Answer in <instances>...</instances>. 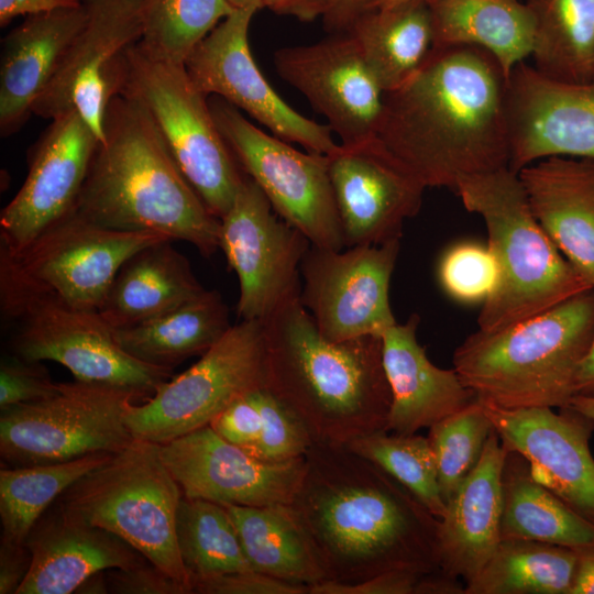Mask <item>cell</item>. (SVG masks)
Returning <instances> with one entry per match:
<instances>
[{
	"mask_svg": "<svg viewBox=\"0 0 594 594\" xmlns=\"http://www.w3.org/2000/svg\"><path fill=\"white\" fill-rule=\"evenodd\" d=\"M0 308L11 354L53 361L76 381L151 397L173 370L143 363L117 342L98 311L77 309L23 275L0 253Z\"/></svg>",
	"mask_w": 594,
	"mask_h": 594,
	"instance_id": "52a82bcc",
	"label": "cell"
},
{
	"mask_svg": "<svg viewBox=\"0 0 594 594\" xmlns=\"http://www.w3.org/2000/svg\"><path fill=\"white\" fill-rule=\"evenodd\" d=\"M255 389L237 398L209 424L221 438L248 453L256 443L262 428Z\"/></svg>",
	"mask_w": 594,
	"mask_h": 594,
	"instance_id": "c3c4849f",
	"label": "cell"
},
{
	"mask_svg": "<svg viewBox=\"0 0 594 594\" xmlns=\"http://www.w3.org/2000/svg\"><path fill=\"white\" fill-rule=\"evenodd\" d=\"M345 446L383 469L437 518L443 517L447 504L441 496L435 457L427 437L380 430Z\"/></svg>",
	"mask_w": 594,
	"mask_h": 594,
	"instance_id": "ab89813d",
	"label": "cell"
},
{
	"mask_svg": "<svg viewBox=\"0 0 594 594\" xmlns=\"http://www.w3.org/2000/svg\"><path fill=\"white\" fill-rule=\"evenodd\" d=\"M570 406L594 420V396L575 395Z\"/></svg>",
	"mask_w": 594,
	"mask_h": 594,
	"instance_id": "680465c9",
	"label": "cell"
},
{
	"mask_svg": "<svg viewBox=\"0 0 594 594\" xmlns=\"http://www.w3.org/2000/svg\"><path fill=\"white\" fill-rule=\"evenodd\" d=\"M535 68L569 84L594 82V0H527Z\"/></svg>",
	"mask_w": 594,
	"mask_h": 594,
	"instance_id": "e575fe53",
	"label": "cell"
},
{
	"mask_svg": "<svg viewBox=\"0 0 594 594\" xmlns=\"http://www.w3.org/2000/svg\"><path fill=\"white\" fill-rule=\"evenodd\" d=\"M222 505L233 521L243 552L253 570L307 586L326 580L289 505Z\"/></svg>",
	"mask_w": 594,
	"mask_h": 594,
	"instance_id": "836d02e7",
	"label": "cell"
},
{
	"mask_svg": "<svg viewBox=\"0 0 594 594\" xmlns=\"http://www.w3.org/2000/svg\"><path fill=\"white\" fill-rule=\"evenodd\" d=\"M432 48L472 45L495 56L505 75L531 55L535 24L519 0H425Z\"/></svg>",
	"mask_w": 594,
	"mask_h": 594,
	"instance_id": "f546056e",
	"label": "cell"
},
{
	"mask_svg": "<svg viewBox=\"0 0 594 594\" xmlns=\"http://www.w3.org/2000/svg\"><path fill=\"white\" fill-rule=\"evenodd\" d=\"M494 430L480 399L429 428L427 438L446 504L479 463Z\"/></svg>",
	"mask_w": 594,
	"mask_h": 594,
	"instance_id": "60d3db41",
	"label": "cell"
},
{
	"mask_svg": "<svg viewBox=\"0 0 594 594\" xmlns=\"http://www.w3.org/2000/svg\"><path fill=\"white\" fill-rule=\"evenodd\" d=\"M176 539L190 580L253 570L222 504L183 495L176 515Z\"/></svg>",
	"mask_w": 594,
	"mask_h": 594,
	"instance_id": "74e56055",
	"label": "cell"
},
{
	"mask_svg": "<svg viewBox=\"0 0 594 594\" xmlns=\"http://www.w3.org/2000/svg\"><path fill=\"white\" fill-rule=\"evenodd\" d=\"M576 395L594 396V339L580 363L575 378Z\"/></svg>",
	"mask_w": 594,
	"mask_h": 594,
	"instance_id": "11a10c76",
	"label": "cell"
},
{
	"mask_svg": "<svg viewBox=\"0 0 594 594\" xmlns=\"http://www.w3.org/2000/svg\"><path fill=\"white\" fill-rule=\"evenodd\" d=\"M74 593L80 594H107L106 571L97 572L87 578Z\"/></svg>",
	"mask_w": 594,
	"mask_h": 594,
	"instance_id": "9f6ffc18",
	"label": "cell"
},
{
	"mask_svg": "<svg viewBox=\"0 0 594 594\" xmlns=\"http://www.w3.org/2000/svg\"><path fill=\"white\" fill-rule=\"evenodd\" d=\"M432 574L391 571L353 583L324 580L308 586V594H426Z\"/></svg>",
	"mask_w": 594,
	"mask_h": 594,
	"instance_id": "bcb514c9",
	"label": "cell"
},
{
	"mask_svg": "<svg viewBox=\"0 0 594 594\" xmlns=\"http://www.w3.org/2000/svg\"><path fill=\"white\" fill-rule=\"evenodd\" d=\"M81 4L86 23L35 100L32 113L52 120L76 110L100 141L106 107L114 95L117 64L143 35L144 0H81Z\"/></svg>",
	"mask_w": 594,
	"mask_h": 594,
	"instance_id": "e0dca14e",
	"label": "cell"
},
{
	"mask_svg": "<svg viewBox=\"0 0 594 594\" xmlns=\"http://www.w3.org/2000/svg\"><path fill=\"white\" fill-rule=\"evenodd\" d=\"M310 245L246 175L219 230V250L239 280L240 320L263 323L300 296V268Z\"/></svg>",
	"mask_w": 594,
	"mask_h": 594,
	"instance_id": "4fadbf2b",
	"label": "cell"
},
{
	"mask_svg": "<svg viewBox=\"0 0 594 594\" xmlns=\"http://www.w3.org/2000/svg\"><path fill=\"white\" fill-rule=\"evenodd\" d=\"M113 89L145 108L188 183L220 219L246 174L221 135L208 97L195 87L185 65L154 58L138 42L120 57Z\"/></svg>",
	"mask_w": 594,
	"mask_h": 594,
	"instance_id": "9c48e42d",
	"label": "cell"
},
{
	"mask_svg": "<svg viewBox=\"0 0 594 594\" xmlns=\"http://www.w3.org/2000/svg\"><path fill=\"white\" fill-rule=\"evenodd\" d=\"M80 6L81 0H0V26H7L19 15L28 16Z\"/></svg>",
	"mask_w": 594,
	"mask_h": 594,
	"instance_id": "f907efd6",
	"label": "cell"
},
{
	"mask_svg": "<svg viewBox=\"0 0 594 594\" xmlns=\"http://www.w3.org/2000/svg\"><path fill=\"white\" fill-rule=\"evenodd\" d=\"M575 549L531 540H502L465 583L464 594H570Z\"/></svg>",
	"mask_w": 594,
	"mask_h": 594,
	"instance_id": "d590c367",
	"label": "cell"
},
{
	"mask_svg": "<svg viewBox=\"0 0 594 594\" xmlns=\"http://www.w3.org/2000/svg\"><path fill=\"white\" fill-rule=\"evenodd\" d=\"M234 9H263L262 0H228Z\"/></svg>",
	"mask_w": 594,
	"mask_h": 594,
	"instance_id": "91938a15",
	"label": "cell"
},
{
	"mask_svg": "<svg viewBox=\"0 0 594 594\" xmlns=\"http://www.w3.org/2000/svg\"><path fill=\"white\" fill-rule=\"evenodd\" d=\"M106 582L111 594H191L188 586L148 560L106 570Z\"/></svg>",
	"mask_w": 594,
	"mask_h": 594,
	"instance_id": "7dc6e473",
	"label": "cell"
},
{
	"mask_svg": "<svg viewBox=\"0 0 594 594\" xmlns=\"http://www.w3.org/2000/svg\"><path fill=\"white\" fill-rule=\"evenodd\" d=\"M134 393L76 381L58 383L45 399L1 409L0 458L3 466L70 461L114 453L133 435L127 422Z\"/></svg>",
	"mask_w": 594,
	"mask_h": 594,
	"instance_id": "30bf717a",
	"label": "cell"
},
{
	"mask_svg": "<svg viewBox=\"0 0 594 594\" xmlns=\"http://www.w3.org/2000/svg\"><path fill=\"white\" fill-rule=\"evenodd\" d=\"M354 0H332L328 13L323 16L326 28L333 33L343 32L354 15Z\"/></svg>",
	"mask_w": 594,
	"mask_h": 594,
	"instance_id": "db71d44e",
	"label": "cell"
},
{
	"mask_svg": "<svg viewBox=\"0 0 594 594\" xmlns=\"http://www.w3.org/2000/svg\"><path fill=\"white\" fill-rule=\"evenodd\" d=\"M235 9L228 0H144L141 47L184 64L191 51Z\"/></svg>",
	"mask_w": 594,
	"mask_h": 594,
	"instance_id": "f35d334b",
	"label": "cell"
},
{
	"mask_svg": "<svg viewBox=\"0 0 594 594\" xmlns=\"http://www.w3.org/2000/svg\"><path fill=\"white\" fill-rule=\"evenodd\" d=\"M47 369L38 361L10 354L0 363V409L45 399L56 393Z\"/></svg>",
	"mask_w": 594,
	"mask_h": 594,
	"instance_id": "ee69618b",
	"label": "cell"
},
{
	"mask_svg": "<svg viewBox=\"0 0 594 594\" xmlns=\"http://www.w3.org/2000/svg\"><path fill=\"white\" fill-rule=\"evenodd\" d=\"M102 130L72 212L107 229L154 232L213 255L220 219L188 183L145 108L113 95Z\"/></svg>",
	"mask_w": 594,
	"mask_h": 594,
	"instance_id": "3957f363",
	"label": "cell"
},
{
	"mask_svg": "<svg viewBox=\"0 0 594 594\" xmlns=\"http://www.w3.org/2000/svg\"><path fill=\"white\" fill-rule=\"evenodd\" d=\"M229 309L220 293L199 296L155 318L113 329L120 346L152 366L174 370L189 358L201 356L231 328Z\"/></svg>",
	"mask_w": 594,
	"mask_h": 594,
	"instance_id": "4dcf8cb0",
	"label": "cell"
},
{
	"mask_svg": "<svg viewBox=\"0 0 594 594\" xmlns=\"http://www.w3.org/2000/svg\"><path fill=\"white\" fill-rule=\"evenodd\" d=\"M482 404L504 447L527 460L532 477L594 522V420L571 406L556 413Z\"/></svg>",
	"mask_w": 594,
	"mask_h": 594,
	"instance_id": "603a6c76",
	"label": "cell"
},
{
	"mask_svg": "<svg viewBox=\"0 0 594 594\" xmlns=\"http://www.w3.org/2000/svg\"><path fill=\"white\" fill-rule=\"evenodd\" d=\"M277 74L306 97L341 139L354 144L376 136L384 92L346 32L274 54Z\"/></svg>",
	"mask_w": 594,
	"mask_h": 594,
	"instance_id": "d6986e66",
	"label": "cell"
},
{
	"mask_svg": "<svg viewBox=\"0 0 594 594\" xmlns=\"http://www.w3.org/2000/svg\"><path fill=\"white\" fill-rule=\"evenodd\" d=\"M111 453L48 464L0 469L1 541L24 543L41 516L90 470Z\"/></svg>",
	"mask_w": 594,
	"mask_h": 594,
	"instance_id": "8d00e7d4",
	"label": "cell"
},
{
	"mask_svg": "<svg viewBox=\"0 0 594 594\" xmlns=\"http://www.w3.org/2000/svg\"><path fill=\"white\" fill-rule=\"evenodd\" d=\"M507 76L488 51L431 48L419 69L384 94L376 136L426 187L508 167Z\"/></svg>",
	"mask_w": 594,
	"mask_h": 594,
	"instance_id": "7a4b0ae2",
	"label": "cell"
},
{
	"mask_svg": "<svg viewBox=\"0 0 594 594\" xmlns=\"http://www.w3.org/2000/svg\"><path fill=\"white\" fill-rule=\"evenodd\" d=\"M420 318L413 314L382 334V360L392 403L386 431L413 435L477 399L454 369L436 366L417 339Z\"/></svg>",
	"mask_w": 594,
	"mask_h": 594,
	"instance_id": "d4e9b609",
	"label": "cell"
},
{
	"mask_svg": "<svg viewBox=\"0 0 594 594\" xmlns=\"http://www.w3.org/2000/svg\"><path fill=\"white\" fill-rule=\"evenodd\" d=\"M208 103L242 170L260 187L274 211L312 245L344 249L328 156L300 152L289 142L267 134L218 96H209Z\"/></svg>",
	"mask_w": 594,
	"mask_h": 594,
	"instance_id": "8fae6325",
	"label": "cell"
},
{
	"mask_svg": "<svg viewBox=\"0 0 594 594\" xmlns=\"http://www.w3.org/2000/svg\"><path fill=\"white\" fill-rule=\"evenodd\" d=\"M327 156L345 248L400 240L405 221L420 211L422 182L377 136Z\"/></svg>",
	"mask_w": 594,
	"mask_h": 594,
	"instance_id": "ac0fdd59",
	"label": "cell"
},
{
	"mask_svg": "<svg viewBox=\"0 0 594 594\" xmlns=\"http://www.w3.org/2000/svg\"><path fill=\"white\" fill-rule=\"evenodd\" d=\"M532 215L594 286V160L551 156L518 172Z\"/></svg>",
	"mask_w": 594,
	"mask_h": 594,
	"instance_id": "484cf974",
	"label": "cell"
},
{
	"mask_svg": "<svg viewBox=\"0 0 594 594\" xmlns=\"http://www.w3.org/2000/svg\"><path fill=\"white\" fill-rule=\"evenodd\" d=\"M161 454L185 497L219 504L289 505L305 472V457L263 461L209 425L161 444Z\"/></svg>",
	"mask_w": 594,
	"mask_h": 594,
	"instance_id": "7402d4cb",
	"label": "cell"
},
{
	"mask_svg": "<svg viewBox=\"0 0 594 594\" xmlns=\"http://www.w3.org/2000/svg\"><path fill=\"white\" fill-rule=\"evenodd\" d=\"M438 279L451 298L483 304L497 287L498 266L487 245L463 242L449 248L441 256Z\"/></svg>",
	"mask_w": 594,
	"mask_h": 594,
	"instance_id": "b9f144b4",
	"label": "cell"
},
{
	"mask_svg": "<svg viewBox=\"0 0 594 594\" xmlns=\"http://www.w3.org/2000/svg\"><path fill=\"white\" fill-rule=\"evenodd\" d=\"M254 394L262 428L249 454L268 462L305 457L314 441L300 419L265 386L256 388Z\"/></svg>",
	"mask_w": 594,
	"mask_h": 594,
	"instance_id": "7bdbcfd3",
	"label": "cell"
},
{
	"mask_svg": "<svg viewBox=\"0 0 594 594\" xmlns=\"http://www.w3.org/2000/svg\"><path fill=\"white\" fill-rule=\"evenodd\" d=\"M509 168L551 156L594 160V82L569 84L518 63L506 86Z\"/></svg>",
	"mask_w": 594,
	"mask_h": 594,
	"instance_id": "44dd1931",
	"label": "cell"
},
{
	"mask_svg": "<svg viewBox=\"0 0 594 594\" xmlns=\"http://www.w3.org/2000/svg\"><path fill=\"white\" fill-rule=\"evenodd\" d=\"M264 359L263 323L232 324L189 369L161 384L143 404L128 407L133 437L163 444L208 426L237 398L264 386Z\"/></svg>",
	"mask_w": 594,
	"mask_h": 594,
	"instance_id": "7c38bea8",
	"label": "cell"
},
{
	"mask_svg": "<svg viewBox=\"0 0 594 594\" xmlns=\"http://www.w3.org/2000/svg\"><path fill=\"white\" fill-rule=\"evenodd\" d=\"M575 550L578 562L570 594H594V546Z\"/></svg>",
	"mask_w": 594,
	"mask_h": 594,
	"instance_id": "f5cc1de1",
	"label": "cell"
},
{
	"mask_svg": "<svg viewBox=\"0 0 594 594\" xmlns=\"http://www.w3.org/2000/svg\"><path fill=\"white\" fill-rule=\"evenodd\" d=\"M351 35L383 92L405 84L432 48L425 0L359 12L343 31Z\"/></svg>",
	"mask_w": 594,
	"mask_h": 594,
	"instance_id": "1f68e13d",
	"label": "cell"
},
{
	"mask_svg": "<svg viewBox=\"0 0 594 594\" xmlns=\"http://www.w3.org/2000/svg\"><path fill=\"white\" fill-rule=\"evenodd\" d=\"M454 191L468 211L484 220L498 266V284L483 302L479 330H502L594 287L536 220L518 173L504 167L470 176Z\"/></svg>",
	"mask_w": 594,
	"mask_h": 594,
	"instance_id": "8992f818",
	"label": "cell"
},
{
	"mask_svg": "<svg viewBox=\"0 0 594 594\" xmlns=\"http://www.w3.org/2000/svg\"><path fill=\"white\" fill-rule=\"evenodd\" d=\"M289 507L326 580L353 583L391 571L443 572L439 518L346 446H311Z\"/></svg>",
	"mask_w": 594,
	"mask_h": 594,
	"instance_id": "6da1fadb",
	"label": "cell"
},
{
	"mask_svg": "<svg viewBox=\"0 0 594 594\" xmlns=\"http://www.w3.org/2000/svg\"><path fill=\"white\" fill-rule=\"evenodd\" d=\"M31 562L32 554L25 542H0V594H16Z\"/></svg>",
	"mask_w": 594,
	"mask_h": 594,
	"instance_id": "681fc988",
	"label": "cell"
},
{
	"mask_svg": "<svg viewBox=\"0 0 594 594\" xmlns=\"http://www.w3.org/2000/svg\"><path fill=\"white\" fill-rule=\"evenodd\" d=\"M332 0H262L263 8L275 14L288 15L301 22H311L324 16Z\"/></svg>",
	"mask_w": 594,
	"mask_h": 594,
	"instance_id": "816d5d0a",
	"label": "cell"
},
{
	"mask_svg": "<svg viewBox=\"0 0 594 594\" xmlns=\"http://www.w3.org/2000/svg\"><path fill=\"white\" fill-rule=\"evenodd\" d=\"M594 339V287L502 330L470 334L453 369L477 399L506 409L570 406Z\"/></svg>",
	"mask_w": 594,
	"mask_h": 594,
	"instance_id": "5b68a950",
	"label": "cell"
},
{
	"mask_svg": "<svg viewBox=\"0 0 594 594\" xmlns=\"http://www.w3.org/2000/svg\"><path fill=\"white\" fill-rule=\"evenodd\" d=\"M87 12L58 9L28 15L1 41L0 135L16 133L54 75L64 53L82 29Z\"/></svg>",
	"mask_w": 594,
	"mask_h": 594,
	"instance_id": "83f0119b",
	"label": "cell"
},
{
	"mask_svg": "<svg viewBox=\"0 0 594 594\" xmlns=\"http://www.w3.org/2000/svg\"><path fill=\"white\" fill-rule=\"evenodd\" d=\"M193 594H308V586L289 583L255 570L193 578Z\"/></svg>",
	"mask_w": 594,
	"mask_h": 594,
	"instance_id": "f6af8a7d",
	"label": "cell"
},
{
	"mask_svg": "<svg viewBox=\"0 0 594 594\" xmlns=\"http://www.w3.org/2000/svg\"><path fill=\"white\" fill-rule=\"evenodd\" d=\"M507 452L494 430L438 522L441 570L464 583L480 572L502 541V472Z\"/></svg>",
	"mask_w": 594,
	"mask_h": 594,
	"instance_id": "4316f807",
	"label": "cell"
},
{
	"mask_svg": "<svg viewBox=\"0 0 594 594\" xmlns=\"http://www.w3.org/2000/svg\"><path fill=\"white\" fill-rule=\"evenodd\" d=\"M263 328L264 386L300 419L314 443L345 446L386 430L392 395L381 337L331 341L299 297Z\"/></svg>",
	"mask_w": 594,
	"mask_h": 594,
	"instance_id": "277c9868",
	"label": "cell"
},
{
	"mask_svg": "<svg viewBox=\"0 0 594 594\" xmlns=\"http://www.w3.org/2000/svg\"><path fill=\"white\" fill-rule=\"evenodd\" d=\"M98 142L76 110L51 120L29 150L23 185L0 213L1 246L23 249L73 210Z\"/></svg>",
	"mask_w": 594,
	"mask_h": 594,
	"instance_id": "ffe728a7",
	"label": "cell"
},
{
	"mask_svg": "<svg viewBox=\"0 0 594 594\" xmlns=\"http://www.w3.org/2000/svg\"><path fill=\"white\" fill-rule=\"evenodd\" d=\"M32 562L16 594H69L90 575L147 560L114 534L79 520L55 503L30 530Z\"/></svg>",
	"mask_w": 594,
	"mask_h": 594,
	"instance_id": "cb8c5ba5",
	"label": "cell"
},
{
	"mask_svg": "<svg viewBox=\"0 0 594 594\" xmlns=\"http://www.w3.org/2000/svg\"><path fill=\"white\" fill-rule=\"evenodd\" d=\"M410 0H354L353 18L361 11L392 8ZM353 20V19H352ZM351 23V22H350Z\"/></svg>",
	"mask_w": 594,
	"mask_h": 594,
	"instance_id": "6f0895ef",
	"label": "cell"
},
{
	"mask_svg": "<svg viewBox=\"0 0 594 594\" xmlns=\"http://www.w3.org/2000/svg\"><path fill=\"white\" fill-rule=\"evenodd\" d=\"M400 240L332 250L310 245L300 268V302L331 341L382 334L397 321L389 284Z\"/></svg>",
	"mask_w": 594,
	"mask_h": 594,
	"instance_id": "5bb4252c",
	"label": "cell"
},
{
	"mask_svg": "<svg viewBox=\"0 0 594 594\" xmlns=\"http://www.w3.org/2000/svg\"><path fill=\"white\" fill-rule=\"evenodd\" d=\"M166 240L154 232L107 229L70 211L23 249L12 252L0 245V253L69 306L98 311L125 261Z\"/></svg>",
	"mask_w": 594,
	"mask_h": 594,
	"instance_id": "9a60e30c",
	"label": "cell"
},
{
	"mask_svg": "<svg viewBox=\"0 0 594 594\" xmlns=\"http://www.w3.org/2000/svg\"><path fill=\"white\" fill-rule=\"evenodd\" d=\"M256 11L235 9L188 55L184 65L195 87L218 96L267 128L273 135L328 155L339 144L327 124L292 108L258 69L249 45V28Z\"/></svg>",
	"mask_w": 594,
	"mask_h": 594,
	"instance_id": "2e32d148",
	"label": "cell"
},
{
	"mask_svg": "<svg viewBox=\"0 0 594 594\" xmlns=\"http://www.w3.org/2000/svg\"><path fill=\"white\" fill-rule=\"evenodd\" d=\"M502 540H531L572 549L594 546V522L536 481L527 460L506 454L503 472Z\"/></svg>",
	"mask_w": 594,
	"mask_h": 594,
	"instance_id": "d6a6232c",
	"label": "cell"
},
{
	"mask_svg": "<svg viewBox=\"0 0 594 594\" xmlns=\"http://www.w3.org/2000/svg\"><path fill=\"white\" fill-rule=\"evenodd\" d=\"M182 497L180 486L163 461L161 444L134 438L82 475L55 504L120 537L191 592L176 539Z\"/></svg>",
	"mask_w": 594,
	"mask_h": 594,
	"instance_id": "ba28073f",
	"label": "cell"
},
{
	"mask_svg": "<svg viewBox=\"0 0 594 594\" xmlns=\"http://www.w3.org/2000/svg\"><path fill=\"white\" fill-rule=\"evenodd\" d=\"M172 242L145 246L121 266L98 310L112 329L155 318L206 290Z\"/></svg>",
	"mask_w": 594,
	"mask_h": 594,
	"instance_id": "f1b7e54d",
	"label": "cell"
}]
</instances>
